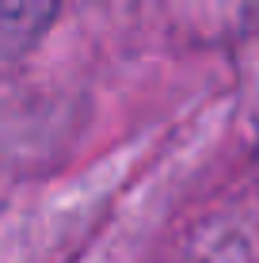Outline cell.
Listing matches in <instances>:
<instances>
[{
  "label": "cell",
  "instance_id": "cell-1",
  "mask_svg": "<svg viewBox=\"0 0 259 263\" xmlns=\"http://www.w3.org/2000/svg\"><path fill=\"white\" fill-rule=\"evenodd\" d=\"M61 0H0V46L19 50L57 20Z\"/></svg>",
  "mask_w": 259,
  "mask_h": 263
}]
</instances>
